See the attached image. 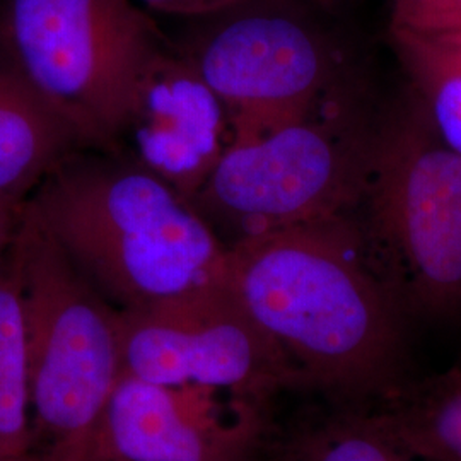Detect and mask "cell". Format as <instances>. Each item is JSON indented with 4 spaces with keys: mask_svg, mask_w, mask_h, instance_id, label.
<instances>
[{
    "mask_svg": "<svg viewBox=\"0 0 461 461\" xmlns=\"http://www.w3.org/2000/svg\"><path fill=\"white\" fill-rule=\"evenodd\" d=\"M228 284L301 384L347 402L398 390L403 339L395 297L367 265L348 214L230 245Z\"/></svg>",
    "mask_w": 461,
    "mask_h": 461,
    "instance_id": "1",
    "label": "cell"
},
{
    "mask_svg": "<svg viewBox=\"0 0 461 461\" xmlns=\"http://www.w3.org/2000/svg\"><path fill=\"white\" fill-rule=\"evenodd\" d=\"M28 202L84 277L120 312L228 282L230 248L195 203L112 152L68 154Z\"/></svg>",
    "mask_w": 461,
    "mask_h": 461,
    "instance_id": "2",
    "label": "cell"
},
{
    "mask_svg": "<svg viewBox=\"0 0 461 461\" xmlns=\"http://www.w3.org/2000/svg\"><path fill=\"white\" fill-rule=\"evenodd\" d=\"M23 301L34 441L45 461H101L122 375L120 310L84 277L26 200L9 248Z\"/></svg>",
    "mask_w": 461,
    "mask_h": 461,
    "instance_id": "3",
    "label": "cell"
},
{
    "mask_svg": "<svg viewBox=\"0 0 461 461\" xmlns=\"http://www.w3.org/2000/svg\"><path fill=\"white\" fill-rule=\"evenodd\" d=\"M224 101L234 146L312 115L342 93V53L304 0H245L171 38Z\"/></svg>",
    "mask_w": 461,
    "mask_h": 461,
    "instance_id": "4",
    "label": "cell"
},
{
    "mask_svg": "<svg viewBox=\"0 0 461 461\" xmlns=\"http://www.w3.org/2000/svg\"><path fill=\"white\" fill-rule=\"evenodd\" d=\"M371 135L339 93L312 115L232 146L194 203L228 248L347 215L363 198Z\"/></svg>",
    "mask_w": 461,
    "mask_h": 461,
    "instance_id": "5",
    "label": "cell"
},
{
    "mask_svg": "<svg viewBox=\"0 0 461 461\" xmlns=\"http://www.w3.org/2000/svg\"><path fill=\"white\" fill-rule=\"evenodd\" d=\"M167 34L137 0H2L0 49L108 150L135 74Z\"/></svg>",
    "mask_w": 461,
    "mask_h": 461,
    "instance_id": "6",
    "label": "cell"
},
{
    "mask_svg": "<svg viewBox=\"0 0 461 461\" xmlns=\"http://www.w3.org/2000/svg\"><path fill=\"white\" fill-rule=\"evenodd\" d=\"M363 203L413 303L429 313L461 310V154L411 93L373 131Z\"/></svg>",
    "mask_w": 461,
    "mask_h": 461,
    "instance_id": "7",
    "label": "cell"
},
{
    "mask_svg": "<svg viewBox=\"0 0 461 461\" xmlns=\"http://www.w3.org/2000/svg\"><path fill=\"white\" fill-rule=\"evenodd\" d=\"M122 375L228 390L258 403L301 384L279 346L222 282L188 296L120 312Z\"/></svg>",
    "mask_w": 461,
    "mask_h": 461,
    "instance_id": "8",
    "label": "cell"
},
{
    "mask_svg": "<svg viewBox=\"0 0 461 461\" xmlns=\"http://www.w3.org/2000/svg\"><path fill=\"white\" fill-rule=\"evenodd\" d=\"M234 140L224 101L167 36L135 74L106 152L140 166L194 202Z\"/></svg>",
    "mask_w": 461,
    "mask_h": 461,
    "instance_id": "9",
    "label": "cell"
},
{
    "mask_svg": "<svg viewBox=\"0 0 461 461\" xmlns=\"http://www.w3.org/2000/svg\"><path fill=\"white\" fill-rule=\"evenodd\" d=\"M205 388L120 375L103 417L101 461H245L260 436L258 412L226 424Z\"/></svg>",
    "mask_w": 461,
    "mask_h": 461,
    "instance_id": "10",
    "label": "cell"
},
{
    "mask_svg": "<svg viewBox=\"0 0 461 461\" xmlns=\"http://www.w3.org/2000/svg\"><path fill=\"white\" fill-rule=\"evenodd\" d=\"M86 148L93 146L77 125L0 49V195L28 200L55 166Z\"/></svg>",
    "mask_w": 461,
    "mask_h": 461,
    "instance_id": "11",
    "label": "cell"
},
{
    "mask_svg": "<svg viewBox=\"0 0 461 461\" xmlns=\"http://www.w3.org/2000/svg\"><path fill=\"white\" fill-rule=\"evenodd\" d=\"M386 398L371 417L407 453L420 461H461V367Z\"/></svg>",
    "mask_w": 461,
    "mask_h": 461,
    "instance_id": "12",
    "label": "cell"
},
{
    "mask_svg": "<svg viewBox=\"0 0 461 461\" xmlns=\"http://www.w3.org/2000/svg\"><path fill=\"white\" fill-rule=\"evenodd\" d=\"M392 49L434 132L461 154V33L424 34L392 30Z\"/></svg>",
    "mask_w": 461,
    "mask_h": 461,
    "instance_id": "13",
    "label": "cell"
},
{
    "mask_svg": "<svg viewBox=\"0 0 461 461\" xmlns=\"http://www.w3.org/2000/svg\"><path fill=\"white\" fill-rule=\"evenodd\" d=\"M33 443L23 301L7 249L0 260V458L32 453Z\"/></svg>",
    "mask_w": 461,
    "mask_h": 461,
    "instance_id": "14",
    "label": "cell"
},
{
    "mask_svg": "<svg viewBox=\"0 0 461 461\" xmlns=\"http://www.w3.org/2000/svg\"><path fill=\"white\" fill-rule=\"evenodd\" d=\"M285 461H420L392 439L371 415L337 413L301 429Z\"/></svg>",
    "mask_w": 461,
    "mask_h": 461,
    "instance_id": "15",
    "label": "cell"
},
{
    "mask_svg": "<svg viewBox=\"0 0 461 461\" xmlns=\"http://www.w3.org/2000/svg\"><path fill=\"white\" fill-rule=\"evenodd\" d=\"M392 30L412 33H461V0H393Z\"/></svg>",
    "mask_w": 461,
    "mask_h": 461,
    "instance_id": "16",
    "label": "cell"
},
{
    "mask_svg": "<svg viewBox=\"0 0 461 461\" xmlns=\"http://www.w3.org/2000/svg\"><path fill=\"white\" fill-rule=\"evenodd\" d=\"M140 5H146L150 11L163 13L169 16H180L185 19H198L211 16L215 13L226 11L236 4L245 0H137Z\"/></svg>",
    "mask_w": 461,
    "mask_h": 461,
    "instance_id": "17",
    "label": "cell"
},
{
    "mask_svg": "<svg viewBox=\"0 0 461 461\" xmlns=\"http://www.w3.org/2000/svg\"><path fill=\"white\" fill-rule=\"evenodd\" d=\"M24 202H17L13 198L0 195V260L5 257L14 240Z\"/></svg>",
    "mask_w": 461,
    "mask_h": 461,
    "instance_id": "18",
    "label": "cell"
},
{
    "mask_svg": "<svg viewBox=\"0 0 461 461\" xmlns=\"http://www.w3.org/2000/svg\"><path fill=\"white\" fill-rule=\"evenodd\" d=\"M0 461H45L41 456H34L33 453H26V455H19V456H5L0 458Z\"/></svg>",
    "mask_w": 461,
    "mask_h": 461,
    "instance_id": "19",
    "label": "cell"
},
{
    "mask_svg": "<svg viewBox=\"0 0 461 461\" xmlns=\"http://www.w3.org/2000/svg\"><path fill=\"white\" fill-rule=\"evenodd\" d=\"M320 5H333V4H339V2H344V0H316Z\"/></svg>",
    "mask_w": 461,
    "mask_h": 461,
    "instance_id": "20",
    "label": "cell"
}]
</instances>
